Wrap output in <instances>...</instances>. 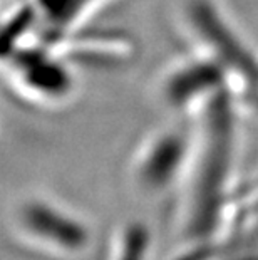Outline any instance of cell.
Returning <instances> with one entry per match:
<instances>
[{
    "mask_svg": "<svg viewBox=\"0 0 258 260\" xmlns=\"http://www.w3.org/2000/svg\"><path fill=\"white\" fill-rule=\"evenodd\" d=\"M151 234L142 222H131L119 232L109 260H146Z\"/></svg>",
    "mask_w": 258,
    "mask_h": 260,
    "instance_id": "obj_2",
    "label": "cell"
},
{
    "mask_svg": "<svg viewBox=\"0 0 258 260\" xmlns=\"http://www.w3.org/2000/svg\"><path fill=\"white\" fill-rule=\"evenodd\" d=\"M14 223L25 242L56 257H79L92 242L89 225L79 215L44 198L25 200L15 210Z\"/></svg>",
    "mask_w": 258,
    "mask_h": 260,
    "instance_id": "obj_1",
    "label": "cell"
}]
</instances>
